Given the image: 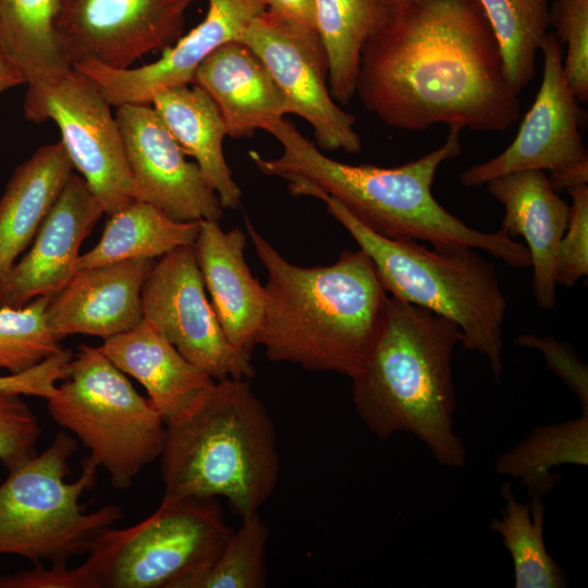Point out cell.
Segmentation results:
<instances>
[{
  "mask_svg": "<svg viewBox=\"0 0 588 588\" xmlns=\"http://www.w3.org/2000/svg\"><path fill=\"white\" fill-rule=\"evenodd\" d=\"M253 14L259 15L265 12V0H245Z\"/></svg>",
  "mask_w": 588,
  "mask_h": 588,
  "instance_id": "obj_41",
  "label": "cell"
},
{
  "mask_svg": "<svg viewBox=\"0 0 588 588\" xmlns=\"http://www.w3.org/2000/svg\"><path fill=\"white\" fill-rule=\"evenodd\" d=\"M51 296H39L23 307H0V368L26 370L63 347L47 321Z\"/></svg>",
  "mask_w": 588,
  "mask_h": 588,
  "instance_id": "obj_32",
  "label": "cell"
},
{
  "mask_svg": "<svg viewBox=\"0 0 588 588\" xmlns=\"http://www.w3.org/2000/svg\"><path fill=\"white\" fill-rule=\"evenodd\" d=\"M72 357V351L63 347L26 370L0 376V392L48 400L57 393Z\"/></svg>",
  "mask_w": 588,
  "mask_h": 588,
  "instance_id": "obj_37",
  "label": "cell"
},
{
  "mask_svg": "<svg viewBox=\"0 0 588 588\" xmlns=\"http://www.w3.org/2000/svg\"><path fill=\"white\" fill-rule=\"evenodd\" d=\"M543 75L516 137L500 155L467 168L462 185L477 187L518 171H558L588 161L580 134V110L563 71L562 46L550 32L541 48Z\"/></svg>",
  "mask_w": 588,
  "mask_h": 588,
  "instance_id": "obj_14",
  "label": "cell"
},
{
  "mask_svg": "<svg viewBox=\"0 0 588 588\" xmlns=\"http://www.w3.org/2000/svg\"><path fill=\"white\" fill-rule=\"evenodd\" d=\"M246 234L224 231L218 220H200L194 249L221 328L236 348L250 353L262 320L265 286L245 259Z\"/></svg>",
  "mask_w": 588,
  "mask_h": 588,
  "instance_id": "obj_20",
  "label": "cell"
},
{
  "mask_svg": "<svg viewBox=\"0 0 588 588\" xmlns=\"http://www.w3.org/2000/svg\"><path fill=\"white\" fill-rule=\"evenodd\" d=\"M245 221L267 272L256 344L271 362L354 377L375 344L390 298L371 259L360 248L345 249L331 265L297 266Z\"/></svg>",
  "mask_w": 588,
  "mask_h": 588,
  "instance_id": "obj_3",
  "label": "cell"
},
{
  "mask_svg": "<svg viewBox=\"0 0 588 588\" xmlns=\"http://www.w3.org/2000/svg\"><path fill=\"white\" fill-rule=\"evenodd\" d=\"M193 83L216 102L233 138L257 130L289 113L286 100L257 54L241 40L225 42L198 66Z\"/></svg>",
  "mask_w": 588,
  "mask_h": 588,
  "instance_id": "obj_22",
  "label": "cell"
},
{
  "mask_svg": "<svg viewBox=\"0 0 588 588\" xmlns=\"http://www.w3.org/2000/svg\"><path fill=\"white\" fill-rule=\"evenodd\" d=\"M136 200L148 203L177 221L220 220L223 208L196 162L185 159L150 105L117 107Z\"/></svg>",
  "mask_w": 588,
  "mask_h": 588,
  "instance_id": "obj_15",
  "label": "cell"
},
{
  "mask_svg": "<svg viewBox=\"0 0 588 588\" xmlns=\"http://www.w3.org/2000/svg\"><path fill=\"white\" fill-rule=\"evenodd\" d=\"M383 1H385L389 5H397L402 3H409V2H416V1H422V0H383Z\"/></svg>",
  "mask_w": 588,
  "mask_h": 588,
  "instance_id": "obj_42",
  "label": "cell"
},
{
  "mask_svg": "<svg viewBox=\"0 0 588 588\" xmlns=\"http://www.w3.org/2000/svg\"><path fill=\"white\" fill-rule=\"evenodd\" d=\"M551 25L566 46L563 71L577 101L588 99V0H554Z\"/></svg>",
  "mask_w": 588,
  "mask_h": 588,
  "instance_id": "obj_33",
  "label": "cell"
},
{
  "mask_svg": "<svg viewBox=\"0 0 588 588\" xmlns=\"http://www.w3.org/2000/svg\"><path fill=\"white\" fill-rule=\"evenodd\" d=\"M152 264L133 259L76 271L47 305L51 331L60 340L78 333L106 340L131 330L143 319L142 290Z\"/></svg>",
  "mask_w": 588,
  "mask_h": 588,
  "instance_id": "obj_18",
  "label": "cell"
},
{
  "mask_svg": "<svg viewBox=\"0 0 588 588\" xmlns=\"http://www.w3.org/2000/svg\"><path fill=\"white\" fill-rule=\"evenodd\" d=\"M77 441L60 431L51 444L9 469L0 483V554L41 565L66 566L86 553L94 538L123 516L115 504L87 513L79 500L96 485L98 463L87 456L79 477L66 481Z\"/></svg>",
  "mask_w": 588,
  "mask_h": 588,
  "instance_id": "obj_8",
  "label": "cell"
},
{
  "mask_svg": "<svg viewBox=\"0 0 588 588\" xmlns=\"http://www.w3.org/2000/svg\"><path fill=\"white\" fill-rule=\"evenodd\" d=\"M38 419L22 395L0 392V462L9 470L37 453Z\"/></svg>",
  "mask_w": 588,
  "mask_h": 588,
  "instance_id": "obj_34",
  "label": "cell"
},
{
  "mask_svg": "<svg viewBox=\"0 0 588 588\" xmlns=\"http://www.w3.org/2000/svg\"><path fill=\"white\" fill-rule=\"evenodd\" d=\"M567 192L572 204L558 250L556 284L573 287L588 274V186L578 185Z\"/></svg>",
  "mask_w": 588,
  "mask_h": 588,
  "instance_id": "obj_35",
  "label": "cell"
},
{
  "mask_svg": "<svg viewBox=\"0 0 588 588\" xmlns=\"http://www.w3.org/2000/svg\"><path fill=\"white\" fill-rule=\"evenodd\" d=\"M254 16L245 0H208L205 19L155 62L113 69L85 60L72 68L85 75L110 106L150 105L158 91L193 83L201 62L221 45L240 40Z\"/></svg>",
  "mask_w": 588,
  "mask_h": 588,
  "instance_id": "obj_16",
  "label": "cell"
},
{
  "mask_svg": "<svg viewBox=\"0 0 588 588\" xmlns=\"http://www.w3.org/2000/svg\"><path fill=\"white\" fill-rule=\"evenodd\" d=\"M23 109L32 122H56L73 169L108 217L136 200L115 117L85 75L72 68L58 77L27 85Z\"/></svg>",
  "mask_w": 588,
  "mask_h": 588,
  "instance_id": "obj_10",
  "label": "cell"
},
{
  "mask_svg": "<svg viewBox=\"0 0 588 588\" xmlns=\"http://www.w3.org/2000/svg\"><path fill=\"white\" fill-rule=\"evenodd\" d=\"M166 426L161 501L224 498L242 518L258 514L275 489L280 458L272 419L246 379L216 381Z\"/></svg>",
  "mask_w": 588,
  "mask_h": 588,
  "instance_id": "obj_5",
  "label": "cell"
},
{
  "mask_svg": "<svg viewBox=\"0 0 588 588\" xmlns=\"http://www.w3.org/2000/svg\"><path fill=\"white\" fill-rule=\"evenodd\" d=\"M311 196L326 204L328 213L371 259L392 297L455 322L464 348L482 354L499 380L507 303L492 262L466 245L429 249L414 240L384 237L334 197L320 192Z\"/></svg>",
  "mask_w": 588,
  "mask_h": 588,
  "instance_id": "obj_6",
  "label": "cell"
},
{
  "mask_svg": "<svg viewBox=\"0 0 588 588\" xmlns=\"http://www.w3.org/2000/svg\"><path fill=\"white\" fill-rule=\"evenodd\" d=\"M143 318L216 381L255 376L252 354L233 346L209 302L194 245L154 261L142 290Z\"/></svg>",
  "mask_w": 588,
  "mask_h": 588,
  "instance_id": "obj_11",
  "label": "cell"
},
{
  "mask_svg": "<svg viewBox=\"0 0 588 588\" xmlns=\"http://www.w3.org/2000/svg\"><path fill=\"white\" fill-rule=\"evenodd\" d=\"M199 221H177L159 208L134 200L109 216L98 243L78 257L76 270L133 259L154 260L194 245Z\"/></svg>",
  "mask_w": 588,
  "mask_h": 588,
  "instance_id": "obj_25",
  "label": "cell"
},
{
  "mask_svg": "<svg viewBox=\"0 0 588 588\" xmlns=\"http://www.w3.org/2000/svg\"><path fill=\"white\" fill-rule=\"evenodd\" d=\"M240 40L262 61L283 94L289 113L313 126L320 149L351 155L360 151L355 115L343 110L330 94L318 34L298 30L265 11L253 17Z\"/></svg>",
  "mask_w": 588,
  "mask_h": 588,
  "instance_id": "obj_13",
  "label": "cell"
},
{
  "mask_svg": "<svg viewBox=\"0 0 588 588\" xmlns=\"http://www.w3.org/2000/svg\"><path fill=\"white\" fill-rule=\"evenodd\" d=\"M515 343L540 351L548 368L577 395L583 411H588V368L567 343L534 334L519 335Z\"/></svg>",
  "mask_w": 588,
  "mask_h": 588,
  "instance_id": "obj_36",
  "label": "cell"
},
{
  "mask_svg": "<svg viewBox=\"0 0 588 588\" xmlns=\"http://www.w3.org/2000/svg\"><path fill=\"white\" fill-rule=\"evenodd\" d=\"M232 531L217 498L161 501L133 526L102 529L71 568L73 588H192Z\"/></svg>",
  "mask_w": 588,
  "mask_h": 588,
  "instance_id": "obj_7",
  "label": "cell"
},
{
  "mask_svg": "<svg viewBox=\"0 0 588 588\" xmlns=\"http://www.w3.org/2000/svg\"><path fill=\"white\" fill-rule=\"evenodd\" d=\"M389 126L503 132L519 117L498 42L477 0L391 5L366 40L356 91Z\"/></svg>",
  "mask_w": 588,
  "mask_h": 588,
  "instance_id": "obj_1",
  "label": "cell"
},
{
  "mask_svg": "<svg viewBox=\"0 0 588 588\" xmlns=\"http://www.w3.org/2000/svg\"><path fill=\"white\" fill-rule=\"evenodd\" d=\"M194 0H58L54 28L73 64L91 60L127 69L180 37Z\"/></svg>",
  "mask_w": 588,
  "mask_h": 588,
  "instance_id": "obj_12",
  "label": "cell"
},
{
  "mask_svg": "<svg viewBox=\"0 0 588 588\" xmlns=\"http://www.w3.org/2000/svg\"><path fill=\"white\" fill-rule=\"evenodd\" d=\"M563 464H588V411L576 419L534 428L525 440L497 457L494 468L519 479L531 497H542L559 481L560 476L551 470Z\"/></svg>",
  "mask_w": 588,
  "mask_h": 588,
  "instance_id": "obj_28",
  "label": "cell"
},
{
  "mask_svg": "<svg viewBox=\"0 0 588 588\" xmlns=\"http://www.w3.org/2000/svg\"><path fill=\"white\" fill-rule=\"evenodd\" d=\"M269 529L259 514L242 518L211 565L192 588H262L267 586L265 564Z\"/></svg>",
  "mask_w": 588,
  "mask_h": 588,
  "instance_id": "obj_31",
  "label": "cell"
},
{
  "mask_svg": "<svg viewBox=\"0 0 588 588\" xmlns=\"http://www.w3.org/2000/svg\"><path fill=\"white\" fill-rule=\"evenodd\" d=\"M266 131L279 140L282 152L268 159L250 150L249 157L264 174L287 180L292 195L320 192L334 197L363 224L388 238L427 242L432 247L466 245L488 252L512 268L530 267L524 244L502 229L487 233L470 228L431 193L439 167L461 154L462 128L450 127L440 147L394 168L334 160L284 118Z\"/></svg>",
  "mask_w": 588,
  "mask_h": 588,
  "instance_id": "obj_2",
  "label": "cell"
},
{
  "mask_svg": "<svg viewBox=\"0 0 588 588\" xmlns=\"http://www.w3.org/2000/svg\"><path fill=\"white\" fill-rule=\"evenodd\" d=\"M21 84H25L24 79L0 52V86L10 89Z\"/></svg>",
  "mask_w": 588,
  "mask_h": 588,
  "instance_id": "obj_40",
  "label": "cell"
},
{
  "mask_svg": "<svg viewBox=\"0 0 588 588\" xmlns=\"http://www.w3.org/2000/svg\"><path fill=\"white\" fill-rule=\"evenodd\" d=\"M85 180L72 173L40 225L29 250L0 285V307H23L52 296L76 273L79 247L103 215Z\"/></svg>",
  "mask_w": 588,
  "mask_h": 588,
  "instance_id": "obj_17",
  "label": "cell"
},
{
  "mask_svg": "<svg viewBox=\"0 0 588 588\" xmlns=\"http://www.w3.org/2000/svg\"><path fill=\"white\" fill-rule=\"evenodd\" d=\"M99 348L145 388L166 425L194 408L216 383L144 318L131 330L103 340Z\"/></svg>",
  "mask_w": 588,
  "mask_h": 588,
  "instance_id": "obj_21",
  "label": "cell"
},
{
  "mask_svg": "<svg viewBox=\"0 0 588 588\" xmlns=\"http://www.w3.org/2000/svg\"><path fill=\"white\" fill-rule=\"evenodd\" d=\"M46 401L53 421L89 450L115 489H128L161 455L167 426L160 414L99 347L79 345Z\"/></svg>",
  "mask_w": 588,
  "mask_h": 588,
  "instance_id": "obj_9",
  "label": "cell"
},
{
  "mask_svg": "<svg viewBox=\"0 0 588 588\" xmlns=\"http://www.w3.org/2000/svg\"><path fill=\"white\" fill-rule=\"evenodd\" d=\"M549 181L554 191L568 189L588 183V161L550 172Z\"/></svg>",
  "mask_w": 588,
  "mask_h": 588,
  "instance_id": "obj_39",
  "label": "cell"
},
{
  "mask_svg": "<svg viewBox=\"0 0 588 588\" xmlns=\"http://www.w3.org/2000/svg\"><path fill=\"white\" fill-rule=\"evenodd\" d=\"M150 105L183 152L195 159L222 208H237L242 191L224 157L228 130L212 98L197 85H179L158 91Z\"/></svg>",
  "mask_w": 588,
  "mask_h": 588,
  "instance_id": "obj_24",
  "label": "cell"
},
{
  "mask_svg": "<svg viewBox=\"0 0 588 588\" xmlns=\"http://www.w3.org/2000/svg\"><path fill=\"white\" fill-rule=\"evenodd\" d=\"M73 170L61 140L41 146L14 170L0 198V285L30 246Z\"/></svg>",
  "mask_w": 588,
  "mask_h": 588,
  "instance_id": "obj_23",
  "label": "cell"
},
{
  "mask_svg": "<svg viewBox=\"0 0 588 588\" xmlns=\"http://www.w3.org/2000/svg\"><path fill=\"white\" fill-rule=\"evenodd\" d=\"M498 42L503 71L519 94L536 73L551 26L549 0H477Z\"/></svg>",
  "mask_w": 588,
  "mask_h": 588,
  "instance_id": "obj_30",
  "label": "cell"
},
{
  "mask_svg": "<svg viewBox=\"0 0 588 588\" xmlns=\"http://www.w3.org/2000/svg\"><path fill=\"white\" fill-rule=\"evenodd\" d=\"M504 509L494 518L491 530L501 536L514 566L515 588H564L563 569L548 553L543 541L544 505L541 497H532L530 506L516 500L511 485L501 486Z\"/></svg>",
  "mask_w": 588,
  "mask_h": 588,
  "instance_id": "obj_29",
  "label": "cell"
},
{
  "mask_svg": "<svg viewBox=\"0 0 588 588\" xmlns=\"http://www.w3.org/2000/svg\"><path fill=\"white\" fill-rule=\"evenodd\" d=\"M390 7L383 0H315L328 87L335 102L348 105L355 95L363 47Z\"/></svg>",
  "mask_w": 588,
  "mask_h": 588,
  "instance_id": "obj_26",
  "label": "cell"
},
{
  "mask_svg": "<svg viewBox=\"0 0 588 588\" xmlns=\"http://www.w3.org/2000/svg\"><path fill=\"white\" fill-rule=\"evenodd\" d=\"M457 324L390 296L380 332L351 378L354 408L370 432H409L444 466L462 467L465 446L454 432L452 358Z\"/></svg>",
  "mask_w": 588,
  "mask_h": 588,
  "instance_id": "obj_4",
  "label": "cell"
},
{
  "mask_svg": "<svg viewBox=\"0 0 588 588\" xmlns=\"http://www.w3.org/2000/svg\"><path fill=\"white\" fill-rule=\"evenodd\" d=\"M5 90H7V88L0 86V94L3 93V91H5Z\"/></svg>",
  "mask_w": 588,
  "mask_h": 588,
  "instance_id": "obj_43",
  "label": "cell"
},
{
  "mask_svg": "<svg viewBox=\"0 0 588 588\" xmlns=\"http://www.w3.org/2000/svg\"><path fill=\"white\" fill-rule=\"evenodd\" d=\"M486 185L504 208L501 229L511 237L522 236L526 242L537 305L553 308L558 250L567 226L569 205L553 189L542 170L505 174Z\"/></svg>",
  "mask_w": 588,
  "mask_h": 588,
  "instance_id": "obj_19",
  "label": "cell"
},
{
  "mask_svg": "<svg viewBox=\"0 0 588 588\" xmlns=\"http://www.w3.org/2000/svg\"><path fill=\"white\" fill-rule=\"evenodd\" d=\"M266 12L305 33L318 34L315 0H265Z\"/></svg>",
  "mask_w": 588,
  "mask_h": 588,
  "instance_id": "obj_38",
  "label": "cell"
},
{
  "mask_svg": "<svg viewBox=\"0 0 588 588\" xmlns=\"http://www.w3.org/2000/svg\"><path fill=\"white\" fill-rule=\"evenodd\" d=\"M58 0H0V52L33 85L72 69L59 42Z\"/></svg>",
  "mask_w": 588,
  "mask_h": 588,
  "instance_id": "obj_27",
  "label": "cell"
}]
</instances>
